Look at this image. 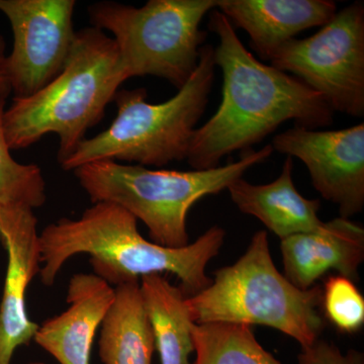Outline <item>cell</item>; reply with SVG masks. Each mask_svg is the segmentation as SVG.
Segmentation results:
<instances>
[{
  "instance_id": "cell-16",
  "label": "cell",
  "mask_w": 364,
  "mask_h": 364,
  "mask_svg": "<svg viewBox=\"0 0 364 364\" xmlns=\"http://www.w3.org/2000/svg\"><path fill=\"white\" fill-rule=\"evenodd\" d=\"M155 340L140 282L119 284L102 323L98 352L105 364H152Z\"/></svg>"
},
{
  "instance_id": "cell-15",
  "label": "cell",
  "mask_w": 364,
  "mask_h": 364,
  "mask_svg": "<svg viewBox=\"0 0 364 364\" xmlns=\"http://www.w3.org/2000/svg\"><path fill=\"white\" fill-rule=\"evenodd\" d=\"M294 160L287 156L280 176L267 184L237 179L227 191L244 214L259 220L280 240L294 235L312 233L324 226L318 218L321 200L299 193L293 181Z\"/></svg>"
},
{
  "instance_id": "cell-21",
  "label": "cell",
  "mask_w": 364,
  "mask_h": 364,
  "mask_svg": "<svg viewBox=\"0 0 364 364\" xmlns=\"http://www.w3.org/2000/svg\"><path fill=\"white\" fill-rule=\"evenodd\" d=\"M299 364H364L363 353L350 349L342 353L336 345L318 340L311 348L301 350Z\"/></svg>"
},
{
  "instance_id": "cell-9",
  "label": "cell",
  "mask_w": 364,
  "mask_h": 364,
  "mask_svg": "<svg viewBox=\"0 0 364 364\" xmlns=\"http://www.w3.org/2000/svg\"><path fill=\"white\" fill-rule=\"evenodd\" d=\"M75 0H0L14 46L6 75L14 97H31L57 77L70 56Z\"/></svg>"
},
{
  "instance_id": "cell-10",
  "label": "cell",
  "mask_w": 364,
  "mask_h": 364,
  "mask_svg": "<svg viewBox=\"0 0 364 364\" xmlns=\"http://www.w3.org/2000/svg\"><path fill=\"white\" fill-rule=\"evenodd\" d=\"M273 150L298 158L316 191L350 219L364 208V124L337 131L311 130L296 124L273 138Z\"/></svg>"
},
{
  "instance_id": "cell-2",
  "label": "cell",
  "mask_w": 364,
  "mask_h": 364,
  "mask_svg": "<svg viewBox=\"0 0 364 364\" xmlns=\"http://www.w3.org/2000/svg\"><path fill=\"white\" fill-rule=\"evenodd\" d=\"M136 223L119 205L97 203L78 219L65 218L48 225L40 233L43 284L53 286L66 261L83 253L90 256L95 274L111 286L162 273L181 280L186 298L210 286L212 279L205 269L223 247L224 229L212 227L186 247L174 249L144 238Z\"/></svg>"
},
{
  "instance_id": "cell-5",
  "label": "cell",
  "mask_w": 364,
  "mask_h": 364,
  "mask_svg": "<svg viewBox=\"0 0 364 364\" xmlns=\"http://www.w3.org/2000/svg\"><path fill=\"white\" fill-rule=\"evenodd\" d=\"M215 68V48L203 45L193 75L166 102L150 104L145 88L117 91V114L111 126L86 138L62 168L74 170L105 160L162 167L186 159L196 124L210 100Z\"/></svg>"
},
{
  "instance_id": "cell-11",
  "label": "cell",
  "mask_w": 364,
  "mask_h": 364,
  "mask_svg": "<svg viewBox=\"0 0 364 364\" xmlns=\"http://www.w3.org/2000/svg\"><path fill=\"white\" fill-rule=\"evenodd\" d=\"M0 240L7 253L0 301V364H11L16 349L30 344L39 328L26 310L28 284L41 269L40 234L33 210L26 205L0 208Z\"/></svg>"
},
{
  "instance_id": "cell-14",
  "label": "cell",
  "mask_w": 364,
  "mask_h": 364,
  "mask_svg": "<svg viewBox=\"0 0 364 364\" xmlns=\"http://www.w3.org/2000/svg\"><path fill=\"white\" fill-rule=\"evenodd\" d=\"M215 1L232 26L248 33L251 48L265 61L299 33L325 26L337 13L336 4L329 0Z\"/></svg>"
},
{
  "instance_id": "cell-22",
  "label": "cell",
  "mask_w": 364,
  "mask_h": 364,
  "mask_svg": "<svg viewBox=\"0 0 364 364\" xmlns=\"http://www.w3.org/2000/svg\"><path fill=\"white\" fill-rule=\"evenodd\" d=\"M6 61V42L4 37L0 36V97H7L11 90L7 80Z\"/></svg>"
},
{
  "instance_id": "cell-6",
  "label": "cell",
  "mask_w": 364,
  "mask_h": 364,
  "mask_svg": "<svg viewBox=\"0 0 364 364\" xmlns=\"http://www.w3.org/2000/svg\"><path fill=\"white\" fill-rule=\"evenodd\" d=\"M322 296V287L303 291L277 270L267 233L258 231L238 261L217 270L210 286L186 298V306L196 325L267 326L306 350L320 340L325 327L318 311Z\"/></svg>"
},
{
  "instance_id": "cell-7",
  "label": "cell",
  "mask_w": 364,
  "mask_h": 364,
  "mask_svg": "<svg viewBox=\"0 0 364 364\" xmlns=\"http://www.w3.org/2000/svg\"><path fill=\"white\" fill-rule=\"evenodd\" d=\"M215 9V0H149L142 7L100 1L88 6V16L114 37L126 80L155 76L181 90L207 39L200 23Z\"/></svg>"
},
{
  "instance_id": "cell-4",
  "label": "cell",
  "mask_w": 364,
  "mask_h": 364,
  "mask_svg": "<svg viewBox=\"0 0 364 364\" xmlns=\"http://www.w3.org/2000/svg\"><path fill=\"white\" fill-rule=\"evenodd\" d=\"M273 152L272 144L260 150L251 148L238 161L207 170L150 169L105 160L73 171L91 202L119 205L146 225L152 242L177 249L189 244L186 218L193 205L225 191Z\"/></svg>"
},
{
  "instance_id": "cell-13",
  "label": "cell",
  "mask_w": 364,
  "mask_h": 364,
  "mask_svg": "<svg viewBox=\"0 0 364 364\" xmlns=\"http://www.w3.org/2000/svg\"><path fill=\"white\" fill-rule=\"evenodd\" d=\"M280 250L284 275L299 289H311L331 269L354 282L364 260V229L339 217L318 231L287 237Z\"/></svg>"
},
{
  "instance_id": "cell-18",
  "label": "cell",
  "mask_w": 364,
  "mask_h": 364,
  "mask_svg": "<svg viewBox=\"0 0 364 364\" xmlns=\"http://www.w3.org/2000/svg\"><path fill=\"white\" fill-rule=\"evenodd\" d=\"M193 341L195 364H282L261 346L250 326L196 324Z\"/></svg>"
},
{
  "instance_id": "cell-12",
  "label": "cell",
  "mask_w": 364,
  "mask_h": 364,
  "mask_svg": "<svg viewBox=\"0 0 364 364\" xmlns=\"http://www.w3.org/2000/svg\"><path fill=\"white\" fill-rule=\"evenodd\" d=\"M114 299V287L97 275H73L68 309L39 326L33 341L60 364H90L93 340Z\"/></svg>"
},
{
  "instance_id": "cell-3",
  "label": "cell",
  "mask_w": 364,
  "mask_h": 364,
  "mask_svg": "<svg viewBox=\"0 0 364 364\" xmlns=\"http://www.w3.org/2000/svg\"><path fill=\"white\" fill-rule=\"evenodd\" d=\"M124 81L114 39L92 26L81 28L61 73L35 95L14 97L4 112L9 148L26 149L54 134L61 165L102 121Z\"/></svg>"
},
{
  "instance_id": "cell-23",
  "label": "cell",
  "mask_w": 364,
  "mask_h": 364,
  "mask_svg": "<svg viewBox=\"0 0 364 364\" xmlns=\"http://www.w3.org/2000/svg\"><path fill=\"white\" fill-rule=\"evenodd\" d=\"M30 364H45V363H30Z\"/></svg>"
},
{
  "instance_id": "cell-19",
  "label": "cell",
  "mask_w": 364,
  "mask_h": 364,
  "mask_svg": "<svg viewBox=\"0 0 364 364\" xmlns=\"http://www.w3.org/2000/svg\"><path fill=\"white\" fill-rule=\"evenodd\" d=\"M6 97H0V208L26 205L35 210L45 205L46 182L36 164H21L11 156L4 132Z\"/></svg>"
},
{
  "instance_id": "cell-17",
  "label": "cell",
  "mask_w": 364,
  "mask_h": 364,
  "mask_svg": "<svg viewBox=\"0 0 364 364\" xmlns=\"http://www.w3.org/2000/svg\"><path fill=\"white\" fill-rule=\"evenodd\" d=\"M140 291L161 364H189L196 324L186 296L162 274L141 277Z\"/></svg>"
},
{
  "instance_id": "cell-8",
  "label": "cell",
  "mask_w": 364,
  "mask_h": 364,
  "mask_svg": "<svg viewBox=\"0 0 364 364\" xmlns=\"http://www.w3.org/2000/svg\"><path fill=\"white\" fill-rule=\"evenodd\" d=\"M269 61L318 93L333 112L363 117V2H353L337 11L311 37L289 41Z\"/></svg>"
},
{
  "instance_id": "cell-20",
  "label": "cell",
  "mask_w": 364,
  "mask_h": 364,
  "mask_svg": "<svg viewBox=\"0 0 364 364\" xmlns=\"http://www.w3.org/2000/svg\"><path fill=\"white\" fill-rule=\"evenodd\" d=\"M325 315L337 329L358 331L364 324V299L352 280L342 275L330 277L323 289Z\"/></svg>"
},
{
  "instance_id": "cell-1",
  "label": "cell",
  "mask_w": 364,
  "mask_h": 364,
  "mask_svg": "<svg viewBox=\"0 0 364 364\" xmlns=\"http://www.w3.org/2000/svg\"><path fill=\"white\" fill-rule=\"evenodd\" d=\"M208 28L219 38L215 63L223 74L222 102L193 134L186 158L193 170L217 168L223 157L251 149L284 122L311 130L331 126L334 112L324 98L256 59L217 9L210 13Z\"/></svg>"
}]
</instances>
